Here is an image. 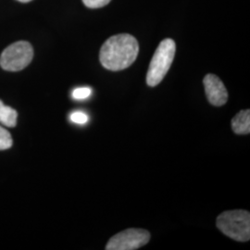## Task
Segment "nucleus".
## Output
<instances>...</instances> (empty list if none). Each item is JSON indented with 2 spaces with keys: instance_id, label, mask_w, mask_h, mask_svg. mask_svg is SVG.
<instances>
[{
  "instance_id": "nucleus-8",
  "label": "nucleus",
  "mask_w": 250,
  "mask_h": 250,
  "mask_svg": "<svg viewBox=\"0 0 250 250\" xmlns=\"http://www.w3.org/2000/svg\"><path fill=\"white\" fill-rule=\"evenodd\" d=\"M17 111L12 107L4 105L0 100V123L8 127H15L17 125Z\"/></svg>"
},
{
  "instance_id": "nucleus-3",
  "label": "nucleus",
  "mask_w": 250,
  "mask_h": 250,
  "mask_svg": "<svg viewBox=\"0 0 250 250\" xmlns=\"http://www.w3.org/2000/svg\"><path fill=\"white\" fill-rule=\"evenodd\" d=\"M176 51L175 42L170 39H164L156 49L154 56L149 64V68L146 74L147 85L154 87L161 83L173 62Z\"/></svg>"
},
{
  "instance_id": "nucleus-2",
  "label": "nucleus",
  "mask_w": 250,
  "mask_h": 250,
  "mask_svg": "<svg viewBox=\"0 0 250 250\" xmlns=\"http://www.w3.org/2000/svg\"><path fill=\"white\" fill-rule=\"evenodd\" d=\"M216 224L221 232L235 241L250 239V213L247 210L224 211L217 218Z\"/></svg>"
},
{
  "instance_id": "nucleus-11",
  "label": "nucleus",
  "mask_w": 250,
  "mask_h": 250,
  "mask_svg": "<svg viewBox=\"0 0 250 250\" xmlns=\"http://www.w3.org/2000/svg\"><path fill=\"white\" fill-rule=\"evenodd\" d=\"M111 0H83V3L89 9H99L105 7Z\"/></svg>"
},
{
  "instance_id": "nucleus-6",
  "label": "nucleus",
  "mask_w": 250,
  "mask_h": 250,
  "mask_svg": "<svg viewBox=\"0 0 250 250\" xmlns=\"http://www.w3.org/2000/svg\"><path fill=\"white\" fill-rule=\"evenodd\" d=\"M206 96L208 102L215 107H222L228 100V92L222 80L214 74H207L203 80Z\"/></svg>"
},
{
  "instance_id": "nucleus-13",
  "label": "nucleus",
  "mask_w": 250,
  "mask_h": 250,
  "mask_svg": "<svg viewBox=\"0 0 250 250\" xmlns=\"http://www.w3.org/2000/svg\"><path fill=\"white\" fill-rule=\"evenodd\" d=\"M20 2H22V3H28V2H30V1H32V0H18Z\"/></svg>"
},
{
  "instance_id": "nucleus-4",
  "label": "nucleus",
  "mask_w": 250,
  "mask_h": 250,
  "mask_svg": "<svg viewBox=\"0 0 250 250\" xmlns=\"http://www.w3.org/2000/svg\"><path fill=\"white\" fill-rule=\"evenodd\" d=\"M34 58V48L26 41H19L9 45L0 56V66L8 72L25 69Z\"/></svg>"
},
{
  "instance_id": "nucleus-7",
  "label": "nucleus",
  "mask_w": 250,
  "mask_h": 250,
  "mask_svg": "<svg viewBox=\"0 0 250 250\" xmlns=\"http://www.w3.org/2000/svg\"><path fill=\"white\" fill-rule=\"evenodd\" d=\"M232 131L236 134H249L250 133V110L245 109L239 111L232 118Z\"/></svg>"
},
{
  "instance_id": "nucleus-9",
  "label": "nucleus",
  "mask_w": 250,
  "mask_h": 250,
  "mask_svg": "<svg viewBox=\"0 0 250 250\" xmlns=\"http://www.w3.org/2000/svg\"><path fill=\"white\" fill-rule=\"evenodd\" d=\"M12 146L11 135L5 128L0 126V150L9 149Z\"/></svg>"
},
{
  "instance_id": "nucleus-1",
  "label": "nucleus",
  "mask_w": 250,
  "mask_h": 250,
  "mask_svg": "<svg viewBox=\"0 0 250 250\" xmlns=\"http://www.w3.org/2000/svg\"><path fill=\"white\" fill-rule=\"evenodd\" d=\"M138 52L139 45L135 37L121 34L109 37L103 44L99 60L105 69L118 72L130 67L135 62Z\"/></svg>"
},
{
  "instance_id": "nucleus-12",
  "label": "nucleus",
  "mask_w": 250,
  "mask_h": 250,
  "mask_svg": "<svg viewBox=\"0 0 250 250\" xmlns=\"http://www.w3.org/2000/svg\"><path fill=\"white\" fill-rule=\"evenodd\" d=\"M71 121L74 124H77V125H84L88 122V116L83 113V112H80V111H76V112H73L71 114Z\"/></svg>"
},
{
  "instance_id": "nucleus-10",
  "label": "nucleus",
  "mask_w": 250,
  "mask_h": 250,
  "mask_svg": "<svg viewBox=\"0 0 250 250\" xmlns=\"http://www.w3.org/2000/svg\"><path fill=\"white\" fill-rule=\"evenodd\" d=\"M91 94H92V89L89 87H80V88L73 90L72 98L74 99L82 100V99L89 98Z\"/></svg>"
},
{
  "instance_id": "nucleus-5",
  "label": "nucleus",
  "mask_w": 250,
  "mask_h": 250,
  "mask_svg": "<svg viewBox=\"0 0 250 250\" xmlns=\"http://www.w3.org/2000/svg\"><path fill=\"white\" fill-rule=\"evenodd\" d=\"M150 240V233L144 229L131 228L118 232L106 246L107 250H135L142 248Z\"/></svg>"
}]
</instances>
